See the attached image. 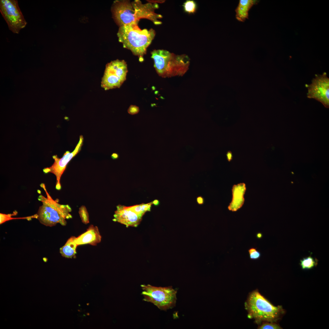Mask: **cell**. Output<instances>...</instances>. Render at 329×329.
<instances>
[{"instance_id": "17", "label": "cell", "mask_w": 329, "mask_h": 329, "mask_svg": "<svg viewBox=\"0 0 329 329\" xmlns=\"http://www.w3.org/2000/svg\"><path fill=\"white\" fill-rule=\"evenodd\" d=\"M152 204V202H151L147 203H142L131 206L129 207L139 217L142 218L146 212L150 211L151 206Z\"/></svg>"}, {"instance_id": "26", "label": "cell", "mask_w": 329, "mask_h": 329, "mask_svg": "<svg viewBox=\"0 0 329 329\" xmlns=\"http://www.w3.org/2000/svg\"><path fill=\"white\" fill-rule=\"evenodd\" d=\"M152 202V203L155 206H157L160 204L159 201L157 199H156L153 200Z\"/></svg>"}, {"instance_id": "29", "label": "cell", "mask_w": 329, "mask_h": 329, "mask_svg": "<svg viewBox=\"0 0 329 329\" xmlns=\"http://www.w3.org/2000/svg\"><path fill=\"white\" fill-rule=\"evenodd\" d=\"M262 236V234L260 232H258L256 234V237L258 239H260Z\"/></svg>"}, {"instance_id": "21", "label": "cell", "mask_w": 329, "mask_h": 329, "mask_svg": "<svg viewBox=\"0 0 329 329\" xmlns=\"http://www.w3.org/2000/svg\"><path fill=\"white\" fill-rule=\"evenodd\" d=\"M259 329H280L282 328L278 324L272 322H264L258 327Z\"/></svg>"}, {"instance_id": "19", "label": "cell", "mask_w": 329, "mask_h": 329, "mask_svg": "<svg viewBox=\"0 0 329 329\" xmlns=\"http://www.w3.org/2000/svg\"><path fill=\"white\" fill-rule=\"evenodd\" d=\"M183 6L185 12L189 14L194 13L197 9L196 4L193 0H186L183 3Z\"/></svg>"}, {"instance_id": "15", "label": "cell", "mask_w": 329, "mask_h": 329, "mask_svg": "<svg viewBox=\"0 0 329 329\" xmlns=\"http://www.w3.org/2000/svg\"><path fill=\"white\" fill-rule=\"evenodd\" d=\"M76 237L72 236L69 238L64 245L60 248V253L63 257L72 258L76 254L78 245L76 242Z\"/></svg>"}, {"instance_id": "4", "label": "cell", "mask_w": 329, "mask_h": 329, "mask_svg": "<svg viewBox=\"0 0 329 329\" xmlns=\"http://www.w3.org/2000/svg\"><path fill=\"white\" fill-rule=\"evenodd\" d=\"M151 55L156 71L162 77L182 76L189 69L190 59L186 55H176L163 49L154 50Z\"/></svg>"}, {"instance_id": "24", "label": "cell", "mask_w": 329, "mask_h": 329, "mask_svg": "<svg viewBox=\"0 0 329 329\" xmlns=\"http://www.w3.org/2000/svg\"><path fill=\"white\" fill-rule=\"evenodd\" d=\"M196 201L198 204L201 205L204 204V199L202 196H199L197 197L196 198Z\"/></svg>"}, {"instance_id": "9", "label": "cell", "mask_w": 329, "mask_h": 329, "mask_svg": "<svg viewBox=\"0 0 329 329\" xmlns=\"http://www.w3.org/2000/svg\"><path fill=\"white\" fill-rule=\"evenodd\" d=\"M307 88V97L321 102L327 108L329 107V78L327 73L316 75Z\"/></svg>"}, {"instance_id": "28", "label": "cell", "mask_w": 329, "mask_h": 329, "mask_svg": "<svg viewBox=\"0 0 329 329\" xmlns=\"http://www.w3.org/2000/svg\"><path fill=\"white\" fill-rule=\"evenodd\" d=\"M111 157L113 159H116L119 157V155L117 153H114L111 155Z\"/></svg>"}, {"instance_id": "25", "label": "cell", "mask_w": 329, "mask_h": 329, "mask_svg": "<svg viewBox=\"0 0 329 329\" xmlns=\"http://www.w3.org/2000/svg\"><path fill=\"white\" fill-rule=\"evenodd\" d=\"M227 160L228 161H230L232 158V153L230 151H228L226 154Z\"/></svg>"}, {"instance_id": "1", "label": "cell", "mask_w": 329, "mask_h": 329, "mask_svg": "<svg viewBox=\"0 0 329 329\" xmlns=\"http://www.w3.org/2000/svg\"><path fill=\"white\" fill-rule=\"evenodd\" d=\"M155 9L154 4L151 2L143 4L139 0L132 2L128 0H116L112 5V12L115 21L120 27L138 23L142 18L154 21L157 15L154 12Z\"/></svg>"}, {"instance_id": "20", "label": "cell", "mask_w": 329, "mask_h": 329, "mask_svg": "<svg viewBox=\"0 0 329 329\" xmlns=\"http://www.w3.org/2000/svg\"><path fill=\"white\" fill-rule=\"evenodd\" d=\"M79 213L82 222L85 224L89 223V214L84 206H82L79 208Z\"/></svg>"}, {"instance_id": "22", "label": "cell", "mask_w": 329, "mask_h": 329, "mask_svg": "<svg viewBox=\"0 0 329 329\" xmlns=\"http://www.w3.org/2000/svg\"><path fill=\"white\" fill-rule=\"evenodd\" d=\"M138 107L135 105H131L128 110V113L130 115H134L137 114L139 111Z\"/></svg>"}, {"instance_id": "18", "label": "cell", "mask_w": 329, "mask_h": 329, "mask_svg": "<svg viewBox=\"0 0 329 329\" xmlns=\"http://www.w3.org/2000/svg\"><path fill=\"white\" fill-rule=\"evenodd\" d=\"M317 264L318 260L314 259L311 255L300 260V264L303 270L311 269L316 267Z\"/></svg>"}, {"instance_id": "10", "label": "cell", "mask_w": 329, "mask_h": 329, "mask_svg": "<svg viewBox=\"0 0 329 329\" xmlns=\"http://www.w3.org/2000/svg\"><path fill=\"white\" fill-rule=\"evenodd\" d=\"M83 140V136H80L79 141L73 152H70L69 151H66L61 158H58L57 155L53 156L52 157L54 160L53 164L50 167L45 168L43 169V172L44 173H51L55 176L56 179L55 188L57 190L61 189V177L67 164L80 150Z\"/></svg>"}, {"instance_id": "5", "label": "cell", "mask_w": 329, "mask_h": 329, "mask_svg": "<svg viewBox=\"0 0 329 329\" xmlns=\"http://www.w3.org/2000/svg\"><path fill=\"white\" fill-rule=\"evenodd\" d=\"M245 306L248 312V318L254 319L258 324L264 322H275L284 313L282 306L273 305L257 290L249 294Z\"/></svg>"}, {"instance_id": "16", "label": "cell", "mask_w": 329, "mask_h": 329, "mask_svg": "<svg viewBox=\"0 0 329 329\" xmlns=\"http://www.w3.org/2000/svg\"><path fill=\"white\" fill-rule=\"evenodd\" d=\"M18 213L16 210L14 211L12 214H5L0 213V224L1 225L5 222L10 220L14 219H26L27 220H30L33 218H37V214L32 215L19 218H13V216H15Z\"/></svg>"}, {"instance_id": "3", "label": "cell", "mask_w": 329, "mask_h": 329, "mask_svg": "<svg viewBox=\"0 0 329 329\" xmlns=\"http://www.w3.org/2000/svg\"><path fill=\"white\" fill-rule=\"evenodd\" d=\"M138 23L119 27L117 34L119 41L124 48L130 50L142 62L147 47L155 35L153 29H141Z\"/></svg>"}, {"instance_id": "6", "label": "cell", "mask_w": 329, "mask_h": 329, "mask_svg": "<svg viewBox=\"0 0 329 329\" xmlns=\"http://www.w3.org/2000/svg\"><path fill=\"white\" fill-rule=\"evenodd\" d=\"M144 301L150 302L160 309L166 310L175 306L177 291L172 286L157 287L148 284L141 285Z\"/></svg>"}, {"instance_id": "14", "label": "cell", "mask_w": 329, "mask_h": 329, "mask_svg": "<svg viewBox=\"0 0 329 329\" xmlns=\"http://www.w3.org/2000/svg\"><path fill=\"white\" fill-rule=\"evenodd\" d=\"M255 0H240L235 10L236 19L240 22H244L248 18L249 11L251 8L257 3Z\"/></svg>"}, {"instance_id": "13", "label": "cell", "mask_w": 329, "mask_h": 329, "mask_svg": "<svg viewBox=\"0 0 329 329\" xmlns=\"http://www.w3.org/2000/svg\"><path fill=\"white\" fill-rule=\"evenodd\" d=\"M245 184L241 183L234 185L232 188L233 198L228 208L229 210L235 211L242 206L244 199L243 196L246 191Z\"/></svg>"}, {"instance_id": "2", "label": "cell", "mask_w": 329, "mask_h": 329, "mask_svg": "<svg viewBox=\"0 0 329 329\" xmlns=\"http://www.w3.org/2000/svg\"><path fill=\"white\" fill-rule=\"evenodd\" d=\"M40 186L45 192L46 197L41 194V191L37 190L39 195L38 200L42 203L37 212V219L43 225L50 227L59 224L62 226L66 225V220L72 218L70 214L72 209L68 205L61 204L58 203V200H54L50 195L46 187L45 184L41 183Z\"/></svg>"}, {"instance_id": "8", "label": "cell", "mask_w": 329, "mask_h": 329, "mask_svg": "<svg viewBox=\"0 0 329 329\" xmlns=\"http://www.w3.org/2000/svg\"><path fill=\"white\" fill-rule=\"evenodd\" d=\"M127 72V65L124 60L111 61L106 66L101 87L105 90L119 88L126 80Z\"/></svg>"}, {"instance_id": "27", "label": "cell", "mask_w": 329, "mask_h": 329, "mask_svg": "<svg viewBox=\"0 0 329 329\" xmlns=\"http://www.w3.org/2000/svg\"><path fill=\"white\" fill-rule=\"evenodd\" d=\"M257 250L256 248H251L248 250V252L249 255L253 252Z\"/></svg>"}, {"instance_id": "7", "label": "cell", "mask_w": 329, "mask_h": 329, "mask_svg": "<svg viewBox=\"0 0 329 329\" xmlns=\"http://www.w3.org/2000/svg\"><path fill=\"white\" fill-rule=\"evenodd\" d=\"M0 11L9 30L18 34L25 27L27 22L19 6L17 0H0Z\"/></svg>"}, {"instance_id": "23", "label": "cell", "mask_w": 329, "mask_h": 329, "mask_svg": "<svg viewBox=\"0 0 329 329\" xmlns=\"http://www.w3.org/2000/svg\"><path fill=\"white\" fill-rule=\"evenodd\" d=\"M249 257L250 259L253 260H257L259 259L261 253L260 252L256 250L251 254H249Z\"/></svg>"}, {"instance_id": "11", "label": "cell", "mask_w": 329, "mask_h": 329, "mask_svg": "<svg viewBox=\"0 0 329 329\" xmlns=\"http://www.w3.org/2000/svg\"><path fill=\"white\" fill-rule=\"evenodd\" d=\"M113 220L128 227H137L140 223L142 218L132 210L129 207L119 205L114 214Z\"/></svg>"}, {"instance_id": "12", "label": "cell", "mask_w": 329, "mask_h": 329, "mask_svg": "<svg viewBox=\"0 0 329 329\" xmlns=\"http://www.w3.org/2000/svg\"><path fill=\"white\" fill-rule=\"evenodd\" d=\"M101 236L97 227L91 225L85 232L76 238V242L78 246L86 244L95 246L101 242Z\"/></svg>"}]
</instances>
